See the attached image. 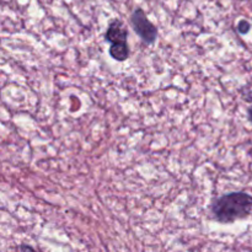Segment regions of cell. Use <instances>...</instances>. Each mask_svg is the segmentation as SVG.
Returning a JSON list of instances; mask_svg holds the SVG:
<instances>
[{
	"instance_id": "obj_6",
	"label": "cell",
	"mask_w": 252,
	"mask_h": 252,
	"mask_svg": "<svg viewBox=\"0 0 252 252\" xmlns=\"http://www.w3.org/2000/svg\"><path fill=\"white\" fill-rule=\"evenodd\" d=\"M244 98H245L246 101H249V102L251 103V105L248 107V120H249V122L252 123V93L246 94L245 97H244Z\"/></svg>"
},
{
	"instance_id": "obj_5",
	"label": "cell",
	"mask_w": 252,
	"mask_h": 252,
	"mask_svg": "<svg viewBox=\"0 0 252 252\" xmlns=\"http://www.w3.org/2000/svg\"><path fill=\"white\" fill-rule=\"evenodd\" d=\"M236 29H238L239 33H241V34H246V33H248L249 31H250L251 25H250V22L246 21V20H244V19H243V20H240V21H239L238 27H236Z\"/></svg>"
},
{
	"instance_id": "obj_2",
	"label": "cell",
	"mask_w": 252,
	"mask_h": 252,
	"mask_svg": "<svg viewBox=\"0 0 252 252\" xmlns=\"http://www.w3.org/2000/svg\"><path fill=\"white\" fill-rule=\"evenodd\" d=\"M129 22L133 31L139 36L143 43L148 44V46L155 43L159 32H158L157 26L148 19L147 14L142 7H137L133 10L129 17Z\"/></svg>"
},
{
	"instance_id": "obj_7",
	"label": "cell",
	"mask_w": 252,
	"mask_h": 252,
	"mask_svg": "<svg viewBox=\"0 0 252 252\" xmlns=\"http://www.w3.org/2000/svg\"><path fill=\"white\" fill-rule=\"evenodd\" d=\"M19 252H37V251L34 250L31 245H27V244H21V245L19 246Z\"/></svg>"
},
{
	"instance_id": "obj_8",
	"label": "cell",
	"mask_w": 252,
	"mask_h": 252,
	"mask_svg": "<svg viewBox=\"0 0 252 252\" xmlns=\"http://www.w3.org/2000/svg\"><path fill=\"white\" fill-rule=\"evenodd\" d=\"M250 155H251V158H252V147H251V149H250Z\"/></svg>"
},
{
	"instance_id": "obj_4",
	"label": "cell",
	"mask_w": 252,
	"mask_h": 252,
	"mask_svg": "<svg viewBox=\"0 0 252 252\" xmlns=\"http://www.w3.org/2000/svg\"><path fill=\"white\" fill-rule=\"evenodd\" d=\"M108 53H110L111 58L116 62H126L129 58V46L128 43H122V44H113L110 46L108 49Z\"/></svg>"
},
{
	"instance_id": "obj_1",
	"label": "cell",
	"mask_w": 252,
	"mask_h": 252,
	"mask_svg": "<svg viewBox=\"0 0 252 252\" xmlns=\"http://www.w3.org/2000/svg\"><path fill=\"white\" fill-rule=\"evenodd\" d=\"M209 211L214 220L220 224L243 220L252 213V196L244 191L224 193L212 201Z\"/></svg>"
},
{
	"instance_id": "obj_3",
	"label": "cell",
	"mask_w": 252,
	"mask_h": 252,
	"mask_svg": "<svg viewBox=\"0 0 252 252\" xmlns=\"http://www.w3.org/2000/svg\"><path fill=\"white\" fill-rule=\"evenodd\" d=\"M128 39V30L126 25L123 24L122 20L112 19L108 22V26L105 32V41L110 43V46L113 44H122L127 43Z\"/></svg>"
}]
</instances>
